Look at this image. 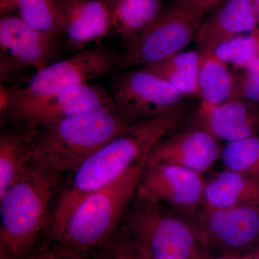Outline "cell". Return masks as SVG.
<instances>
[{
    "label": "cell",
    "mask_w": 259,
    "mask_h": 259,
    "mask_svg": "<svg viewBox=\"0 0 259 259\" xmlns=\"http://www.w3.org/2000/svg\"><path fill=\"white\" fill-rule=\"evenodd\" d=\"M185 113L173 117L136 121L90 156L66 177L54 210L48 238L59 233L70 214L85 199L111 185L131 168L146 163L158 141L180 125Z\"/></svg>",
    "instance_id": "obj_1"
},
{
    "label": "cell",
    "mask_w": 259,
    "mask_h": 259,
    "mask_svg": "<svg viewBox=\"0 0 259 259\" xmlns=\"http://www.w3.org/2000/svg\"><path fill=\"white\" fill-rule=\"evenodd\" d=\"M66 178L32 161L0 195V259H25L47 236Z\"/></svg>",
    "instance_id": "obj_2"
},
{
    "label": "cell",
    "mask_w": 259,
    "mask_h": 259,
    "mask_svg": "<svg viewBox=\"0 0 259 259\" xmlns=\"http://www.w3.org/2000/svg\"><path fill=\"white\" fill-rule=\"evenodd\" d=\"M119 55L107 47L86 48L69 59L37 70L23 86L9 88L1 83V126L25 120L39 105L66 89L113 71Z\"/></svg>",
    "instance_id": "obj_3"
},
{
    "label": "cell",
    "mask_w": 259,
    "mask_h": 259,
    "mask_svg": "<svg viewBox=\"0 0 259 259\" xmlns=\"http://www.w3.org/2000/svg\"><path fill=\"white\" fill-rule=\"evenodd\" d=\"M131 122L115 109L40 124L33 161L68 177Z\"/></svg>",
    "instance_id": "obj_4"
},
{
    "label": "cell",
    "mask_w": 259,
    "mask_h": 259,
    "mask_svg": "<svg viewBox=\"0 0 259 259\" xmlns=\"http://www.w3.org/2000/svg\"><path fill=\"white\" fill-rule=\"evenodd\" d=\"M145 166L144 163L134 166L111 185L83 200L59 233L49 240L71 254L87 258L120 229L126 211L137 195Z\"/></svg>",
    "instance_id": "obj_5"
},
{
    "label": "cell",
    "mask_w": 259,
    "mask_h": 259,
    "mask_svg": "<svg viewBox=\"0 0 259 259\" xmlns=\"http://www.w3.org/2000/svg\"><path fill=\"white\" fill-rule=\"evenodd\" d=\"M120 229L143 259H209L196 226L152 201L136 197Z\"/></svg>",
    "instance_id": "obj_6"
},
{
    "label": "cell",
    "mask_w": 259,
    "mask_h": 259,
    "mask_svg": "<svg viewBox=\"0 0 259 259\" xmlns=\"http://www.w3.org/2000/svg\"><path fill=\"white\" fill-rule=\"evenodd\" d=\"M219 3L212 0L172 3L131 47L120 54L113 72L155 64L181 52L195 39L206 14Z\"/></svg>",
    "instance_id": "obj_7"
},
{
    "label": "cell",
    "mask_w": 259,
    "mask_h": 259,
    "mask_svg": "<svg viewBox=\"0 0 259 259\" xmlns=\"http://www.w3.org/2000/svg\"><path fill=\"white\" fill-rule=\"evenodd\" d=\"M111 95L117 110L131 122L173 117L185 112L183 95L143 68L116 74Z\"/></svg>",
    "instance_id": "obj_8"
},
{
    "label": "cell",
    "mask_w": 259,
    "mask_h": 259,
    "mask_svg": "<svg viewBox=\"0 0 259 259\" xmlns=\"http://www.w3.org/2000/svg\"><path fill=\"white\" fill-rule=\"evenodd\" d=\"M59 36L39 31L19 16L0 20V80L13 81L23 71L42 69L55 62L60 53Z\"/></svg>",
    "instance_id": "obj_9"
},
{
    "label": "cell",
    "mask_w": 259,
    "mask_h": 259,
    "mask_svg": "<svg viewBox=\"0 0 259 259\" xmlns=\"http://www.w3.org/2000/svg\"><path fill=\"white\" fill-rule=\"evenodd\" d=\"M204 250L236 255L259 239V207L214 208L204 205L196 225Z\"/></svg>",
    "instance_id": "obj_10"
},
{
    "label": "cell",
    "mask_w": 259,
    "mask_h": 259,
    "mask_svg": "<svg viewBox=\"0 0 259 259\" xmlns=\"http://www.w3.org/2000/svg\"><path fill=\"white\" fill-rule=\"evenodd\" d=\"M203 174L170 164L145 166L136 197L168 208L192 212L204 202Z\"/></svg>",
    "instance_id": "obj_11"
},
{
    "label": "cell",
    "mask_w": 259,
    "mask_h": 259,
    "mask_svg": "<svg viewBox=\"0 0 259 259\" xmlns=\"http://www.w3.org/2000/svg\"><path fill=\"white\" fill-rule=\"evenodd\" d=\"M219 140L199 127L168 135L150 151L146 166L170 164L203 174L221 157Z\"/></svg>",
    "instance_id": "obj_12"
},
{
    "label": "cell",
    "mask_w": 259,
    "mask_h": 259,
    "mask_svg": "<svg viewBox=\"0 0 259 259\" xmlns=\"http://www.w3.org/2000/svg\"><path fill=\"white\" fill-rule=\"evenodd\" d=\"M115 109L117 107L111 93L102 87L83 83L51 97L20 122L37 127L46 122Z\"/></svg>",
    "instance_id": "obj_13"
},
{
    "label": "cell",
    "mask_w": 259,
    "mask_h": 259,
    "mask_svg": "<svg viewBox=\"0 0 259 259\" xmlns=\"http://www.w3.org/2000/svg\"><path fill=\"white\" fill-rule=\"evenodd\" d=\"M58 9L68 47L76 52L105 37L112 28L105 0H58Z\"/></svg>",
    "instance_id": "obj_14"
},
{
    "label": "cell",
    "mask_w": 259,
    "mask_h": 259,
    "mask_svg": "<svg viewBox=\"0 0 259 259\" xmlns=\"http://www.w3.org/2000/svg\"><path fill=\"white\" fill-rule=\"evenodd\" d=\"M252 0H227L204 18L196 35L197 52L215 51L233 37L258 28Z\"/></svg>",
    "instance_id": "obj_15"
},
{
    "label": "cell",
    "mask_w": 259,
    "mask_h": 259,
    "mask_svg": "<svg viewBox=\"0 0 259 259\" xmlns=\"http://www.w3.org/2000/svg\"><path fill=\"white\" fill-rule=\"evenodd\" d=\"M194 127L228 143L259 136V105L232 100L211 108H199Z\"/></svg>",
    "instance_id": "obj_16"
},
{
    "label": "cell",
    "mask_w": 259,
    "mask_h": 259,
    "mask_svg": "<svg viewBox=\"0 0 259 259\" xmlns=\"http://www.w3.org/2000/svg\"><path fill=\"white\" fill-rule=\"evenodd\" d=\"M36 130L37 127L22 122L1 126L0 195L33 161Z\"/></svg>",
    "instance_id": "obj_17"
},
{
    "label": "cell",
    "mask_w": 259,
    "mask_h": 259,
    "mask_svg": "<svg viewBox=\"0 0 259 259\" xmlns=\"http://www.w3.org/2000/svg\"><path fill=\"white\" fill-rule=\"evenodd\" d=\"M112 28L124 49L131 47L166 9L161 0H105Z\"/></svg>",
    "instance_id": "obj_18"
},
{
    "label": "cell",
    "mask_w": 259,
    "mask_h": 259,
    "mask_svg": "<svg viewBox=\"0 0 259 259\" xmlns=\"http://www.w3.org/2000/svg\"><path fill=\"white\" fill-rule=\"evenodd\" d=\"M204 205L214 208L259 207V180L226 169L206 184Z\"/></svg>",
    "instance_id": "obj_19"
},
{
    "label": "cell",
    "mask_w": 259,
    "mask_h": 259,
    "mask_svg": "<svg viewBox=\"0 0 259 259\" xmlns=\"http://www.w3.org/2000/svg\"><path fill=\"white\" fill-rule=\"evenodd\" d=\"M198 88L202 109L235 100L238 79L214 51L199 53Z\"/></svg>",
    "instance_id": "obj_20"
},
{
    "label": "cell",
    "mask_w": 259,
    "mask_h": 259,
    "mask_svg": "<svg viewBox=\"0 0 259 259\" xmlns=\"http://www.w3.org/2000/svg\"><path fill=\"white\" fill-rule=\"evenodd\" d=\"M199 54L187 51L174 54L143 69L156 74L169 83L184 97L199 96Z\"/></svg>",
    "instance_id": "obj_21"
},
{
    "label": "cell",
    "mask_w": 259,
    "mask_h": 259,
    "mask_svg": "<svg viewBox=\"0 0 259 259\" xmlns=\"http://www.w3.org/2000/svg\"><path fill=\"white\" fill-rule=\"evenodd\" d=\"M19 17L39 31L59 36L63 32L58 0H16Z\"/></svg>",
    "instance_id": "obj_22"
},
{
    "label": "cell",
    "mask_w": 259,
    "mask_h": 259,
    "mask_svg": "<svg viewBox=\"0 0 259 259\" xmlns=\"http://www.w3.org/2000/svg\"><path fill=\"white\" fill-rule=\"evenodd\" d=\"M221 158L226 169L259 180V136L228 143Z\"/></svg>",
    "instance_id": "obj_23"
},
{
    "label": "cell",
    "mask_w": 259,
    "mask_h": 259,
    "mask_svg": "<svg viewBox=\"0 0 259 259\" xmlns=\"http://www.w3.org/2000/svg\"><path fill=\"white\" fill-rule=\"evenodd\" d=\"M214 53L226 64L244 69L250 61L259 58V28L223 42Z\"/></svg>",
    "instance_id": "obj_24"
},
{
    "label": "cell",
    "mask_w": 259,
    "mask_h": 259,
    "mask_svg": "<svg viewBox=\"0 0 259 259\" xmlns=\"http://www.w3.org/2000/svg\"><path fill=\"white\" fill-rule=\"evenodd\" d=\"M86 259H143L131 238L119 229L105 244L93 250Z\"/></svg>",
    "instance_id": "obj_25"
},
{
    "label": "cell",
    "mask_w": 259,
    "mask_h": 259,
    "mask_svg": "<svg viewBox=\"0 0 259 259\" xmlns=\"http://www.w3.org/2000/svg\"><path fill=\"white\" fill-rule=\"evenodd\" d=\"M238 79L235 100L259 105V58L250 61Z\"/></svg>",
    "instance_id": "obj_26"
},
{
    "label": "cell",
    "mask_w": 259,
    "mask_h": 259,
    "mask_svg": "<svg viewBox=\"0 0 259 259\" xmlns=\"http://www.w3.org/2000/svg\"><path fill=\"white\" fill-rule=\"evenodd\" d=\"M25 259H85L71 254L44 238Z\"/></svg>",
    "instance_id": "obj_27"
},
{
    "label": "cell",
    "mask_w": 259,
    "mask_h": 259,
    "mask_svg": "<svg viewBox=\"0 0 259 259\" xmlns=\"http://www.w3.org/2000/svg\"><path fill=\"white\" fill-rule=\"evenodd\" d=\"M1 10H9L15 9L16 0H0Z\"/></svg>",
    "instance_id": "obj_28"
},
{
    "label": "cell",
    "mask_w": 259,
    "mask_h": 259,
    "mask_svg": "<svg viewBox=\"0 0 259 259\" xmlns=\"http://www.w3.org/2000/svg\"><path fill=\"white\" fill-rule=\"evenodd\" d=\"M247 255L244 256H240V255H224V256L216 257V258H211L209 259H246Z\"/></svg>",
    "instance_id": "obj_29"
},
{
    "label": "cell",
    "mask_w": 259,
    "mask_h": 259,
    "mask_svg": "<svg viewBox=\"0 0 259 259\" xmlns=\"http://www.w3.org/2000/svg\"><path fill=\"white\" fill-rule=\"evenodd\" d=\"M252 1H253V8H254L257 21H258V23L259 24V0H252Z\"/></svg>",
    "instance_id": "obj_30"
},
{
    "label": "cell",
    "mask_w": 259,
    "mask_h": 259,
    "mask_svg": "<svg viewBox=\"0 0 259 259\" xmlns=\"http://www.w3.org/2000/svg\"><path fill=\"white\" fill-rule=\"evenodd\" d=\"M247 259H259V251L253 254L247 255Z\"/></svg>",
    "instance_id": "obj_31"
},
{
    "label": "cell",
    "mask_w": 259,
    "mask_h": 259,
    "mask_svg": "<svg viewBox=\"0 0 259 259\" xmlns=\"http://www.w3.org/2000/svg\"><path fill=\"white\" fill-rule=\"evenodd\" d=\"M173 3H183V2H189V1H194V0H172ZM212 1H216V0H212ZM218 2V1H216ZM219 3V2H218Z\"/></svg>",
    "instance_id": "obj_32"
},
{
    "label": "cell",
    "mask_w": 259,
    "mask_h": 259,
    "mask_svg": "<svg viewBox=\"0 0 259 259\" xmlns=\"http://www.w3.org/2000/svg\"><path fill=\"white\" fill-rule=\"evenodd\" d=\"M216 1L219 2L220 3V2H221V0H216Z\"/></svg>",
    "instance_id": "obj_33"
},
{
    "label": "cell",
    "mask_w": 259,
    "mask_h": 259,
    "mask_svg": "<svg viewBox=\"0 0 259 259\" xmlns=\"http://www.w3.org/2000/svg\"><path fill=\"white\" fill-rule=\"evenodd\" d=\"M141 257H142V256H141Z\"/></svg>",
    "instance_id": "obj_34"
}]
</instances>
